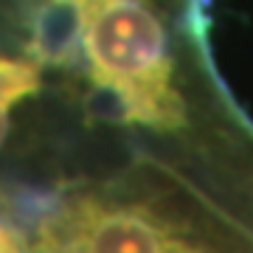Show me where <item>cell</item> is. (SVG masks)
Returning <instances> with one entry per match:
<instances>
[{
	"instance_id": "1",
	"label": "cell",
	"mask_w": 253,
	"mask_h": 253,
	"mask_svg": "<svg viewBox=\"0 0 253 253\" xmlns=\"http://www.w3.org/2000/svg\"><path fill=\"white\" fill-rule=\"evenodd\" d=\"M203 23L200 0H96L84 31V59L93 90L90 118L180 129L189 110L174 87L172 34Z\"/></svg>"
},
{
	"instance_id": "2",
	"label": "cell",
	"mask_w": 253,
	"mask_h": 253,
	"mask_svg": "<svg viewBox=\"0 0 253 253\" xmlns=\"http://www.w3.org/2000/svg\"><path fill=\"white\" fill-rule=\"evenodd\" d=\"M34 253H225L186 219L99 194L59 200L34 231Z\"/></svg>"
},
{
	"instance_id": "3",
	"label": "cell",
	"mask_w": 253,
	"mask_h": 253,
	"mask_svg": "<svg viewBox=\"0 0 253 253\" xmlns=\"http://www.w3.org/2000/svg\"><path fill=\"white\" fill-rule=\"evenodd\" d=\"M40 68L34 59L0 56V104L9 110L17 101L28 99L40 90Z\"/></svg>"
},
{
	"instance_id": "4",
	"label": "cell",
	"mask_w": 253,
	"mask_h": 253,
	"mask_svg": "<svg viewBox=\"0 0 253 253\" xmlns=\"http://www.w3.org/2000/svg\"><path fill=\"white\" fill-rule=\"evenodd\" d=\"M0 253H28L26 236L9 228L3 219H0Z\"/></svg>"
},
{
	"instance_id": "5",
	"label": "cell",
	"mask_w": 253,
	"mask_h": 253,
	"mask_svg": "<svg viewBox=\"0 0 253 253\" xmlns=\"http://www.w3.org/2000/svg\"><path fill=\"white\" fill-rule=\"evenodd\" d=\"M6 138H9V113L0 104V146L6 144Z\"/></svg>"
}]
</instances>
